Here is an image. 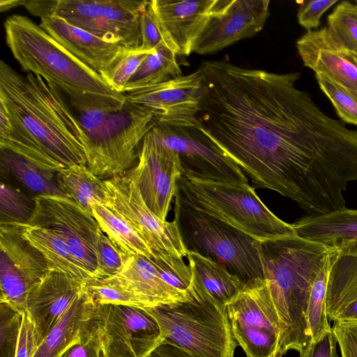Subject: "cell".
I'll use <instances>...</instances> for the list:
<instances>
[{
	"label": "cell",
	"mask_w": 357,
	"mask_h": 357,
	"mask_svg": "<svg viewBox=\"0 0 357 357\" xmlns=\"http://www.w3.org/2000/svg\"><path fill=\"white\" fill-rule=\"evenodd\" d=\"M197 123L248 175L254 188L324 214L357 174V129L326 113L299 89L298 73H275L225 60L203 61Z\"/></svg>",
	"instance_id": "obj_1"
},
{
	"label": "cell",
	"mask_w": 357,
	"mask_h": 357,
	"mask_svg": "<svg viewBox=\"0 0 357 357\" xmlns=\"http://www.w3.org/2000/svg\"><path fill=\"white\" fill-rule=\"evenodd\" d=\"M0 104L11 124L10 131L0 135V149L54 172L87 165L86 135L52 83L31 73L23 76L1 61Z\"/></svg>",
	"instance_id": "obj_2"
},
{
	"label": "cell",
	"mask_w": 357,
	"mask_h": 357,
	"mask_svg": "<svg viewBox=\"0 0 357 357\" xmlns=\"http://www.w3.org/2000/svg\"><path fill=\"white\" fill-rule=\"evenodd\" d=\"M268 282L282 328L274 357L301 351L312 342L307 310L313 283L325 265L329 246L296 234L259 241Z\"/></svg>",
	"instance_id": "obj_3"
},
{
	"label": "cell",
	"mask_w": 357,
	"mask_h": 357,
	"mask_svg": "<svg viewBox=\"0 0 357 357\" xmlns=\"http://www.w3.org/2000/svg\"><path fill=\"white\" fill-rule=\"evenodd\" d=\"M188 291L185 301L145 309L158 322L162 342L195 357H234L237 342L226 305L213 299L193 278Z\"/></svg>",
	"instance_id": "obj_4"
},
{
	"label": "cell",
	"mask_w": 357,
	"mask_h": 357,
	"mask_svg": "<svg viewBox=\"0 0 357 357\" xmlns=\"http://www.w3.org/2000/svg\"><path fill=\"white\" fill-rule=\"evenodd\" d=\"M174 197L258 241L296 234L293 225L273 213L249 184L218 183L181 176Z\"/></svg>",
	"instance_id": "obj_5"
},
{
	"label": "cell",
	"mask_w": 357,
	"mask_h": 357,
	"mask_svg": "<svg viewBox=\"0 0 357 357\" xmlns=\"http://www.w3.org/2000/svg\"><path fill=\"white\" fill-rule=\"evenodd\" d=\"M4 29L13 56L27 73L40 75L59 86L103 95L121 93L27 17L9 16Z\"/></svg>",
	"instance_id": "obj_6"
},
{
	"label": "cell",
	"mask_w": 357,
	"mask_h": 357,
	"mask_svg": "<svg viewBox=\"0 0 357 357\" xmlns=\"http://www.w3.org/2000/svg\"><path fill=\"white\" fill-rule=\"evenodd\" d=\"M174 203V220L188 251L213 259L245 283L264 279L259 241L175 197Z\"/></svg>",
	"instance_id": "obj_7"
},
{
	"label": "cell",
	"mask_w": 357,
	"mask_h": 357,
	"mask_svg": "<svg viewBox=\"0 0 357 357\" xmlns=\"http://www.w3.org/2000/svg\"><path fill=\"white\" fill-rule=\"evenodd\" d=\"M157 121L149 109L127 100L86 135L87 167L105 180L126 174L136 165L142 141Z\"/></svg>",
	"instance_id": "obj_8"
},
{
	"label": "cell",
	"mask_w": 357,
	"mask_h": 357,
	"mask_svg": "<svg viewBox=\"0 0 357 357\" xmlns=\"http://www.w3.org/2000/svg\"><path fill=\"white\" fill-rule=\"evenodd\" d=\"M107 204L123 217L142 237L155 260L174 267L185 266V248L176 222L158 217L146 204L136 185L125 174L104 180Z\"/></svg>",
	"instance_id": "obj_9"
},
{
	"label": "cell",
	"mask_w": 357,
	"mask_h": 357,
	"mask_svg": "<svg viewBox=\"0 0 357 357\" xmlns=\"http://www.w3.org/2000/svg\"><path fill=\"white\" fill-rule=\"evenodd\" d=\"M226 307L233 335L246 356L274 357L282 328L266 280L246 282Z\"/></svg>",
	"instance_id": "obj_10"
},
{
	"label": "cell",
	"mask_w": 357,
	"mask_h": 357,
	"mask_svg": "<svg viewBox=\"0 0 357 357\" xmlns=\"http://www.w3.org/2000/svg\"><path fill=\"white\" fill-rule=\"evenodd\" d=\"M155 141L178 155L182 176L236 185L249 184L244 173L199 128L156 122L150 130Z\"/></svg>",
	"instance_id": "obj_11"
},
{
	"label": "cell",
	"mask_w": 357,
	"mask_h": 357,
	"mask_svg": "<svg viewBox=\"0 0 357 357\" xmlns=\"http://www.w3.org/2000/svg\"><path fill=\"white\" fill-rule=\"evenodd\" d=\"M149 1L55 0L52 16L59 17L106 42L134 50L142 45L141 15Z\"/></svg>",
	"instance_id": "obj_12"
},
{
	"label": "cell",
	"mask_w": 357,
	"mask_h": 357,
	"mask_svg": "<svg viewBox=\"0 0 357 357\" xmlns=\"http://www.w3.org/2000/svg\"><path fill=\"white\" fill-rule=\"evenodd\" d=\"M103 357H146L163 342L160 326L145 309L96 304Z\"/></svg>",
	"instance_id": "obj_13"
},
{
	"label": "cell",
	"mask_w": 357,
	"mask_h": 357,
	"mask_svg": "<svg viewBox=\"0 0 357 357\" xmlns=\"http://www.w3.org/2000/svg\"><path fill=\"white\" fill-rule=\"evenodd\" d=\"M35 202L29 224L58 234L91 278H98L95 243L100 228L93 215L67 197L40 196Z\"/></svg>",
	"instance_id": "obj_14"
},
{
	"label": "cell",
	"mask_w": 357,
	"mask_h": 357,
	"mask_svg": "<svg viewBox=\"0 0 357 357\" xmlns=\"http://www.w3.org/2000/svg\"><path fill=\"white\" fill-rule=\"evenodd\" d=\"M50 271L42 254L22 236L19 225H0V302L25 312L30 292Z\"/></svg>",
	"instance_id": "obj_15"
},
{
	"label": "cell",
	"mask_w": 357,
	"mask_h": 357,
	"mask_svg": "<svg viewBox=\"0 0 357 357\" xmlns=\"http://www.w3.org/2000/svg\"><path fill=\"white\" fill-rule=\"evenodd\" d=\"M182 174L178 153L155 141L149 131L142 141L136 165L126 174L147 206L166 220Z\"/></svg>",
	"instance_id": "obj_16"
},
{
	"label": "cell",
	"mask_w": 357,
	"mask_h": 357,
	"mask_svg": "<svg viewBox=\"0 0 357 357\" xmlns=\"http://www.w3.org/2000/svg\"><path fill=\"white\" fill-rule=\"evenodd\" d=\"M269 3L268 0H217L193 52L213 54L255 36L269 16Z\"/></svg>",
	"instance_id": "obj_17"
},
{
	"label": "cell",
	"mask_w": 357,
	"mask_h": 357,
	"mask_svg": "<svg viewBox=\"0 0 357 357\" xmlns=\"http://www.w3.org/2000/svg\"><path fill=\"white\" fill-rule=\"evenodd\" d=\"M204 84L199 69L186 75L125 93L126 100L151 110L158 123L190 125L200 109Z\"/></svg>",
	"instance_id": "obj_18"
},
{
	"label": "cell",
	"mask_w": 357,
	"mask_h": 357,
	"mask_svg": "<svg viewBox=\"0 0 357 357\" xmlns=\"http://www.w3.org/2000/svg\"><path fill=\"white\" fill-rule=\"evenodd\" d=\"M296 48L305 66L357 93V53L328 27L307 31L297 40Z\"/></svg>",
	"instance_id": "obj_19"
},
{
	"label": "cell",
	"mask_w": 357,
	"mask_h": 357,
	"mask_svg": "<svg viewBox=\"0 0 357 357\" xmlns=\"http://www.w3.org/2000/svg\"><path fill=\"white\" fill-rule=\"evenodd\" d=\"M217 0H151L164 43L176 55L188 56Z\"/></svg>",
	"instance_id": "obj_20"
},
{
	"label": "cell",
	"mask_w": 357,
	"mask_h": 357,
	"mask_svg": "<svg viewBox=\"0 0 357 357\" xmlns=\"http://www.w3.org/2000/svg\"><path fill=\"white\" fill-rule=\"evenodd\" d=\"M326 310L329 321L357 320V240L330 245Z\"/></svg>",
	"instance_id": "obj_21"
},
{
	"label": "cell",
	"mask_w": 357,
	"mask_h": 357,
	"mask_svg": "<svg viewBox=\"0 0 357 357\" xmlns=\"http://www.w3.org/2000/svg\"><path fill=\"white\" fill-rule=\"evenodd\" d=\"M86 283L50 271L29 294L26 312L32 323L37 345L71 305L85 291Z\"/></svg>",
	"instance_id": "obj_22"
},
{
	"label": "cell",
	"mask_w": 357,
	"mask_h": 357,
	"mask_svg": "<svg viewBox=\"0 0 357 357\" xmlns=\"http://www.w3.org/2000/svg\"><path fill=\"white\" fill-rule=\"evenodd\" d=\"M40 26L66 50L101 76L112 70L131 50L111 43L56 17L40 18Z\"/></svg>",
	"instance_id": "obj_23"
},
{
	"label": "cell",
	"mask_w": 357,
	"mask_h": 357,
	"mask_svg": "<svg viewBox=\"0 0 357 357\" xmlns=\"http://www.w3.org/2000/svg\"><path fill=\"white\" fill-rule=\"evenodd\" d=\"M97 326L96 304L86 289L50 329L33 357H61Z\"/></svg>",
	"instance_id": "obj_24"
},
{
	"label": "cell",
	"mask_w": 357,
	"mask_h": 357,
	"mask_svg": "<svg viewBox=\"0 0 357 357\" xmlns=\"http://www.w3.org/2000/svg\"><path fill=\"white\" fill-rule=\"evenodd\" d=\"M116 275L146 302L149 308L183 301L190 296L188 289L180 290L165 282L160 260L133 255Z\"/></svg>",
	"instance_id": "obj_25"
},
{
	"label": "cell",
	"mask_w": 357,
	"mask_h": 357,
	"mask_svg": "<svg viewBox=\"0 0 357 357\" xmlns=\"http://www.w3.org/2000/svg\"><path fill=\"white\" fill-rule=\"evenodd\" d=\"M1 177L33 197L69 198L56 180V172L43 169L25 158L0 149Z\"/></svg>",
	"instance_id": "obj_26"
},
{
	"label": "cell",
	"mask_w": 357,
	"mask_h": 357,
	"mask_svg": "<svg viewBox=\"0 0 357 357\" xmlns=\"http://www.w3.org/2000/svg\"><path fill=\"white\" fill-rule=\"evenodd\" d=\"M19 225L22 236L42 254L51 271L63 273L82 283L92 278L55 232L29 224Z\"/></svg>",
	"instance_id": "obj_27"
},
{
	"label": "cell",
	"mask_w": 357,
	"mask_h": 357,
	"mask_svg": "<svg viewBox=\"0 0 357 357\" xmlns=\"http://www.w3.org/2000/svg\"><path fill=\"white\" fill-rule=\"evenodd\" d=\"M297 235L330 245L341 239L357 240V209L344 207L322 215H307L293 224Z\"/></svg>",
	"instance_id": "obj_28"
},
{
	"label": "cell",
	"mask_w": 357,
	"mask_h": 357,
	"mask_svg": "<svg viewBox=\"0 0 357 357\" xmlns=\"http://www.w3.org/2000/svg\"><path fill=\"white\" fill-rule=\"evenodd\" d=\"M188 266L193 279L213 299L222 305L233 298L245 283L210 258L188 251Z\"/></svg>",
	"instance_id": "obj_29"
},
{
	"label": "cell",
	"mask_w": 357,
	"mask_h": 357,
	"mask_svg": "<svg viewBox=\"0 0 357 357\" xmlns=\"http://www.w3.org/2000/svg\"><path fill=\"white\" fill-rule=\"evenodd\" d=\"M56 180L68 197L92 214L94 204L108 202L104 180L93 174L87 165H73L56 172Z\"/></svg>",
	"instance_id": "obj_30"
},
{
	"label": "cell",
	"mask_w": 357,
	"mask_h": 357,
	"mask_svg": "<svg viewBox=\"0 0 357 357\" xmlns=\"http://www.w3.org/2000/svg\"><path fill=\"white\" fill-rule=\"evenodd\" d=\"M92 214L101 230L112 242L127 255L155 256L137 231L117 212L107 205L94 204Z\"/></svg>",
	"instance_id": "obj_31"
},
{
	"label": "cell",
	"mask_w": 357,
	"mask_h": 357,
	"mask_svg": "<svg viewBox=\"0 0 357 357\" xmlns=\"http://www.w3.org/2000/svg\"><path fill=\"white\" fill-rule=\"evenodd\" d=\"M181 75H183L176 61V54L163 42L142 63L126 84L123 93L155 85Z\"/></svg>",
	"instance_id": "obj_32"
},
{
	"label": "cell",
	"mask_w": 357,
	"mask_h": 357,
	"mask_svg": "<svg viewBox=\"0 0 357 357\" xmlns=\"http://www.w3.org/2000/svg\"><path fill=\"white\" fill-rule=\"evenodd\" d=\"M85 287L95 304L149 308L146 302L117 275L91 278Z\"/></svg>",
	"instance_id": "obj_33"
},
{
	"label": "cell",
	"mask_w": 357,
	"mask_h": 357,
	"mask_svg": "<svg viewBox=\"0 0 357 357\" xmlns=\"http://www.w3.org/2000/svg\"><path fill=\"white\" fill-rule=\"evenodd\" d=\"M0 225L29 224L35 210V198L6 179L1 180Z\"/></svg>",
	"instance_id": "obj_34"
},
{
	"label": "cell",
	"mask_w": 357,
	"mask_h": 357,
	"mask_svg": "<svg viewBox=\"0 0 357 357\" xmlns=\"http://www.w3.org/2000/svg\"><path fill=\"white\" fill-rule=\"evenodd\" d=\"M327 280L328 258L313 283L307 305V319L312 342L331 329L326 310Z\"/></svg>",
	"instance_id": "obj_35"
},
{
	"label": "cell",
	"mask_w": 357,
	"mask_h": 357,
	"mask_svg": "<svg viewBox=\"0 0 357 357\" xmlns=\"http://www.w3.org/2000/svg\"><path fill=\"white\" fill-rule=\"evenodd\" d=\"M328 29L347 47L357 53V3L341 1L328 16Z\"/></svg>",
	"instance_id": "obj_36"
},
{
	"label": "cell",
	"mask_w": 357,
	"mask_h": 357,
	"mask_svg": "<svg viewBox=\"0 0 357 357\" xmlns=\"http://www.w3.org/2000/svg\"><path fill=\"white\" fill-rule=\"evenodd\" d=\"M321 90L332 102L339 117L357 126V93L336 84L321 74H315Z\"/></svg>",
	"instance_id": "obj_37"
},
{
	"label": "cell",
	"mask_w": 357,
	"mask_h": 357,
	"mask_svg": "<svg viewBox=\"0 0 357 357\" xmlns=\"http://www.w3.org/2000/svg\"><path fill=\"white\" fill-rule=\"evenodd\" d=\"M23 313L0 302V357H15Z\"/></svg>",
	"instance_id": "obj_38"
},
{
	"label": "cell",
	"mask_w": 357,
	"mask_h": 357,
	"mask_svg": "<svg viewBox=\"0 0 357 357\" xmlns=\"http://www.w3.org/2000/svg\"><path fill=\"white\" fill-rule=\"evenodd\" d=\"M95 251L98 278L120 273L130 257L118 248L101 229L97 234Z\"/></svg>",
	"instance_id": "obj_39"
},
{
	"label": "cell",
	"mask_w": 357,
	"mask_h": 357,
	"mask_svg": "<svg viewBox=\"0 0 357 357\" xmlns=\"http://www.w3.org/2000/svg\"><path fill=\"white\" fill-rule=\"evenodd\" d=\"M150 53L139 48L130 50L112 70L101 77L114 91L123 93L126 84Z\"/></svg>",
	"instance_id": "obj_40"
},
{
	"label": "cell",
	"mask_w": 357,
	"mask_h": 357,
	"mask_svg": "<svg viewBox=\"0 0 357 357\" xmlns=\"http://www.w3.org/2000/svg\"><path fill=\"white\" fill-rule=\"evenodd\" d=\"M337 2V0H311L299 2L297 14L299 24L307 29V31L317 28L324 13Z\"/></svg>",
	"instance_id": "obj_41"
},
{
	"label": "cell",
	"mask_w": 357,
	"mask_h": 357,
	"mask_svg": "<svg viewBox=\"0 0 357 357\" xmlns=\"http://www.w3.org/2000/svg\"><path fill=\"white\" fill-rule=\"evenodd\" d=\"M332 329L342 357H357V320L335 321Z\"/></svg>",
	"instance_id": "obj_42"
},
{
	"label": "cell",
	"mask_w": 357,
	"mask_h": 357,
	"mask_svg": "<svg viewBox=\"0 0 357 357\" xmlns=\"http://www.w3.org/2000/svg\"><path fill=\"white\" fill-rule=\"evenodd\" d=\"M140 24L142 45L139 49L152 52L163 43V39L150 5V1L142 13Z\"/></svg>",
	"instance_id": "obj_43"
},
{
	"label": "cell",
	"mask_w": 357,
	"mask_h": 357,
	"mask_svg": "<svg viewBox=\"0 0 357 357\" xmlns=\"http://www.w3.org/2000/svg\"><path fill=\"white\" fill-rule=\"evenodd\" d=\"M61 357H103L98 324L93 333L70 347Z\"/></svg>",
	"instance_id": "obj_44"
},
{
	"label": "cell",
	"mask_w": 357,
	"mask_h": 357,
	"mask_svg": "<svg viewBox=\"0 0 357 357\" xmlns=\"http://www.w3.org/2000/svg\"><path fill=\"white\" fill-rule=\"evenodd\" d=\"M337 344V340L331 328L319 340L299 351V357H339Z\"/></svg>",
	"instance_id": "obj_45"
},
{
	"label": "cell",
	"mask_w": 357,
	"mask_h": 357,
	"mask_svg": "<svg viewBox=\"0 0 357 357\" xmlns=\"http://www.w3.org/2000/svg\"><path fill=\"white\" fill-rule=\"evenodd\" d=\"M37 348L34 327L25 312L23 313L22 324L15 357H33Z\"/></svg>",
	"instance_id": "obj_46"
},
{
	"label": "cell",
	"mask_w": 357,
	"mask_h": 357,
	"mask_svg": "<svg viewBox=\"0 0 357 357\" xmlns=\"http://www.w3.org/2000/svg\"><path fill=\"white\" fill-rule=\"evenodd\" d=\"M55 0L50 1H22L24 6L32 15L40 18L51 17Z\"/></svg>",
	"instance_id": "obj_47"
},
{
	"label": "cell",
	"mask_w": 357,
	"mask_h": 357,
	"mask_svg": "<svg viewBox=\"0 0 357 357\" xmlns=\"http://www.w3.org/2000/svg\"><path fill=\"white\" fill-rule=\"evenodd\" d=\"M146 357H195L174 345L162 342Z\"/></svg>",
	"instance_id": "obj_48"
},
{
	"label": "cell",
	"mask_w": 357,
	"mask_h": 357,
	"mask_svg": "<svg viewBox=\"0 0 357 357\" xmlns=\"http://www.w3.org/2000/svg\"><path fill=\"white\" fill-rule=\"evenodd\" d=\"M22 0H1L0 2L1 10H6L13 7L21 6Z\"/></svg>",
	"instance_id": "obj_49"
}]
</instances>
